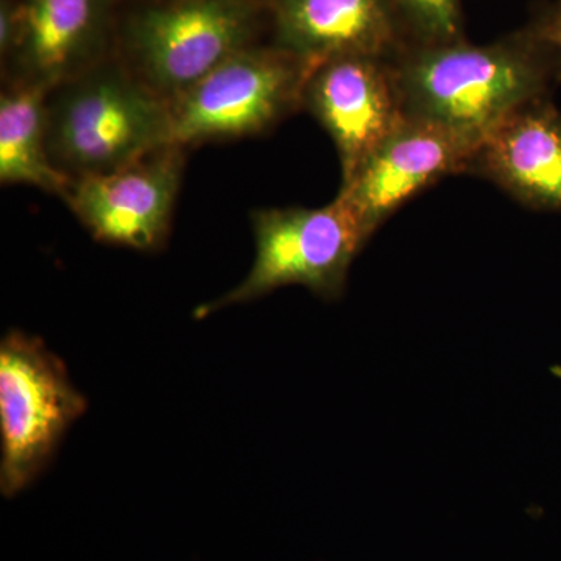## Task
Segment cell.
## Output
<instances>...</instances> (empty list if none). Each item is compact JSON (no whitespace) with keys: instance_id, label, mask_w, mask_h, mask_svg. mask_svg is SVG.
Returning a JSON list of instances; mask_svg holds the SVG:
<instances>
[{"instance_id":"1","label":"cell","mask_w":561,"mask_h":561,"mask_svg":"<svg viewBox=\"0 0 561 561\" xmlns=\"http://www.w3.org/2000/svg\"><path fill=\"white\" fill-rule=\"evenodd\" d=\"M391 68L402 116L479 142L561 83L556 57L529 25L490 44L408 47L391 58Z\"/></svg>"},{"instance_id":"2","label":"cell","mask_w":561,"mask_h":561,"mask_svg":"<svg viewBox=\"0 0 561 561\" xmlns=\"http://www.w3.org/2000/svg\"><path fill=\"white\" fill-rule=\"evenodd\" d=\"M47 144L72 181L113 172L173 144L171 105L124 62L103 60L49 92Z\"/></svg>"},{"instance_id":"3","label":"cell","mask_w":561,"mask_h":561,"mask_svg":"<svg viewBox=\"0 0 561 561\" xmlns=\"http://www.w3.org/2000/svg\"><path fill=\"white\" fill-rule=\"evenodd\" d=\"M251 225L256 256L249 275L217 300L198 306L195 319L260 300L287 286L306 287L321 300H339L351 264L370 241L356 214L339 195L321 208L254 210Z\"/></svg>"},{"instance_id":"4","label":"cell","mask_w":561,"mask_h":561,"mask_svg":"<svg viewBox=\"0 0 561 561\" xmlns=\"http://www.w3.org/2000/svg\"><path fill=\"white\" fill-rule=\"evenodd\" d=\"M265 20L264 0H160L128 22L122 62L172 103L232 55L254 46Z\"/></svg>"},{"instance_id":"5","label":"cell","mask_w":561,"mask_h":561,"mask_svg":"<svg viewBox=\"0 0 561 561\" xmlns=\"http://www.w3.org/2000/svg\"><path fill=\"white\" fill-rule=\"evenodd\" d=\"M60 357L11 331L0 343V491L13 497L47 467L70 424L87 411Z\"/></svg>"},{"instance_id":"6","label":"cell","mask_w":561,"mask_h":561,"mask_svg":"<svg viewBox=\"0 0 561 561\" xmlns=\"http://www.w3.org/2000/svg\"><path fill=\"white\" fill-rule=\"evenodd\" d=\"M312 66L275 46L247 47L171 105L172 139L187 147L262 135L294 111Z\"/></svg>"},{"instance_id":"7","label":"cell","mask_w":561,"mask_h":561,"mask_svg":"<svg viewBox=\"0 0 561 561\" xmlns=\"http://www.w3.org/2000/svg\"><path fill=\"white\" fill-rule=\"evenodd\" d=\"M184 150L169 144L116 171L73 180L65 201L95 241L160 250L171 231Z\"/></svg>"},{"instance_id":"8","label":"cell","mask_w":561,"mask_h":561,"mask_svg":"<svg viewBox=\"0 0 561 561\" xmlns=\"http://www.w3.org/2000/svg\"><path fill=\"white\" fill-rule=\"evenodd\" d=\"M479 140L431 122L402 117L350 180L339 197L356 214L368 238L438 181L470 172Z\"/></svg>"},{"instance_id":"9","label":"cell","mask_w":561,"mask_h":561,"mask_svg":"<svg viewBox=\"0 0 561 561\" xmlns=\"http://www.w3.org/2000/svg\"><path fill=\"white\" fill-rule=\"evenodd\" d=\"M301 110L328 133L342 183L402 121L391 58L343 55L313 66L301 91Z\"/></svg>"},{"instance_id":"10","label":"cell","mask_w":561,"mask_h":561,"mask_svg":"<svg viewBox=\"0 0 561 561\" xmlns=\"http://www.w3.org/2000/svg\"><path fill=\"white\" fill-rule=\"evenodd\" d=\"M113 0H21L7 55L11 83L54 90L103 61Z\"/></svg>"},{"instance_id":"11","label":"cell","mask_w":561,"mask_h":561,"mask_svg":"<svg viewBox=\"0 0 561 561\" xmlns=\"http://www.w3.org/2000/svg\"><path fill=\"white\" fill-rule=\"evenodd\" d=\"M272 46L316 66L343 55L393 58L404 46L387 0H264Z\"/></svg>"},{"instance_id":"12","label":"cell","mask_w":561,"mask_h":561,"mask_svg":"<svg viewBox=\"0 0 561 561\" xmlns=\"http://www.w3.org/2000/svg\"><path fill=\"white\" fill-rule=\"evenodd\" d=\"M468 173L526 208L561 213V111L551 98L523 106L486 133Z\"/></svg>"},{"instance_id":"13","label":"cell","mask_w":561,"mask_h":561,"mask_svg":"<svg viewBox=\"0 0 561 561\" xmlns=\"http://www.w3.org/2000/svg\"><path fill=\"white\" fill-rule=\"evenodd\" d=\"M49 92L41 84L10 83L0 95V181L65 198L72 180L51 161L47 144Z\"/></svg>"},{"instance_id":"14","label":"cell","mask_w":561,"mask_h":561,"mask_svg":"<svg viewBox=\"0 0 561 561\" xmlns=\"http://www.w3.org/2000/svg\"><path fill=\"white\" fill-rule=\"evenodd\" d=\"M387 3L404 49L467 39L461 0H387Z\"/></svg>"},{"instance_id":"15","label":"cell","mask_w":561,"mask_h":561,"mask_svg":"<svg viewBox=\"0 0 561 561\" xmlns=\"http://www.w3.org/2000/svg\"><path fill=\"white\" fill-rule=\"evenodd\" d=\"M527 25L551 49L561 76V0L545 3Z\"/></svg>"}]
</instances>
